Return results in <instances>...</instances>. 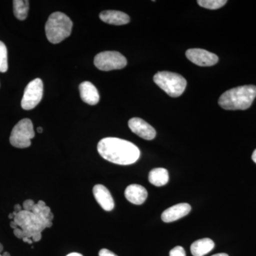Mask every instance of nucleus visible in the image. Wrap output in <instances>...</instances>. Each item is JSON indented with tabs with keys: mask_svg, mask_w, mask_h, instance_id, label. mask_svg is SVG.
<instances>
[{
	"mask_svg": "<svg viewBox=\"0 0 256 256\" xmlns=\"http://www.w3.org/2000/svg\"><path fill=\"white\" fill-rule=\"evenodd\" d=\"M97 148L102 158L116 164H134L140 156V151L136 144L120 138H104Z\"/></svg>",
	"mask_w": 256,
	"mask_h": 256,
	"instance_id": "f257e3e1",
	"label": "nucleus"
},
{
	"mask_svg": "<svg viewBox=\"0 0 256 256\" xmlns=\"http://www.w3.org/2000/svg\"><path fill=\"white\" fill-rule=\"evenodd\" d=\"M256 98V86H242L224 92L218 99V105L225 110H246Z\"/></svg>",
	"mask_w": 256,
	"mask_h": 256,
	"instance_id": "f03ea898",
	"label": "nucleus"
},
{
	"mask_svg": "<svg viewBox=\"0 0 256 256\" xmlns=\"http://www.w3.org/2000/svg\"><path fill=\"white\" fill-rule=\"evenodd\" d=\"M73 22L64 13H52L47 20L45 32L48 41L52 44H58L68 37L72 33Z\"/></svg>",
	"mask_w": 256,
	"mask_h": 256,
	"instance_id": "7ed1b4c3",
	"label": "nucleus"
},
{
	"mask_svg": "<svg viewBox=\"0 0 256 256\" xmlns=\"http://www.w3.org/2000/svg\"><path fill=\"white\" fill-rule=\"evenodd\" d=\"M14 220L22 229L24 237L30 238L36 232L42 233L44 229L50 228L52 226V222L45 218L42 213L35 214L25 210L18 213Z\"/></svg>",
	"mask_w": 256,
	"mask_h": 256,
	"instance_id": "20e7f679",
	"label": "nucleus"
},
{
	"mask_svg": "<svg viewBox=\"0 0 256 256\" xmlns=\"http://www.w3.org/2000/svg\"><path fill=\"white\" fill-rule=\"evenodd\" d=\"M153 80L160 88L173 98L181 96L186 87V79L172 72H158L153 77Z\"/></svg>",
	"mask_w": 256,
	"mask_h": 256,
	"instance_id": "39448f33",
	"label": "nucleus"
},
{
	"mask_svg": "<svg viewBox=\"0 0 256 256\" xmlns=\"http://www.w3.org/2000/svg\"><path fill=\"white\" fill-rule=\"evenodd\" d=\"M35 136L31 120H22L13 128L10 141L16 148H26L31 146V140Z\"/></svg>",
	"mask_w": 256,
	"mask_h": 256,
	"instance_id": "423d86ee",
	"label": "nucleus"
},
{
	"mask_svg": "<svg viewBox=\"0 0 256 256\" xmlns=\"http://www.w3.org/2000/svg\"><path fill=\"white\" fill-rule=\"evenodd\" d=\"M94 64L99 70L110 72L124 68L127 65V60L119 52H104L96 56Z\"/></svg>",
	"mask_w": 256,
	"mask_h": 256,
	"instance_id": "0eeeda50",
	"label": "nucleus"
},
{
	"mask_svg": "<svg viewBox=\"0 0 256 256\" xmlns=\"http://www.w3.org/2000/svg\"><path fill=\"white\" fill-rule=\"evenodd\" d=\"M43 82L40 78H36L32 80L26 86L24 92L22 108L25 110H30L34 108L40 102L43 97Z\"/></svg>",
	"mask_w": 256,
	"mask_h": 256,
	"instance_id": "6e6552de",
	"label": "nucleus"
},
{
	"mask_svg": "<svg viewBox=\"0 0 256 256\" xmlns=\"http://www.w3.org/2000/svg\"><path fill=\"white\" fill-rule=\"evenodd\" d=\"M190 62L200 66H212L218 63V57L215 54L202 48H190L186 52Z\"/></svg>",
	"mask_w": 256,
	"mask_h": 256,
	"instance_id": "1a4fd4ad",
	"label": "nucleus"
},
{
	"mask_svg": "<svg viewBox=\"0 0 256 256\" xmlns=\"http://www.w3.org/2000/svg\"><path fill=\"white\" fill-rule=\"evenodd\" d=\"M128 126L132 132L142 139L152 140L156 138V130L144 120L139 118H133L130 120Z\"/></svg>",
	"mask_w": 256,
	"mask_h": 256,
	"instance_id": "9d476101",
	"label": "nucleus"
},
{
	"mask_svg": "<svg viewBox=\"0 0 256 256\" xmlns=\"http://www.w3.org/2000/svg\"><path fill=\"white\" fill-rule=\"evenodd\" d=\"M191 210L192 207L188 204H178L165 210L162 214V220L165 223L175 222L188 215Z\"/></svg>",
	"mask_w": 256,
	"mask_h": 256,
	"instance_id": "9b49d317",
	"label": "nucleus"
},
{
	"mask_svg": "<svg viewBox=\"0 0 256 256\" xmlns=\"http://www.w3.org/2000/svg\"><path fill=\"white\" fill-rule=\"evenodd\" d=\"M96 201L104 210L110 212L114 210V203L110 192L102 184H97L92 188Z\"/></svg>",
	"mask_w": 256,
	"mask_h": 256,
	"instance_id": "f8f14e48",
	"label": "nucleus"
},
{
	"mask_svg": "<svg viewBox=\"0 0 256 256\" xmlns=\"http://www.w3.org/2000/svg\"><path fill=\"white\" fill-rule=\"evenodd\" d=\"M148 191L144 186L139 184L129 185L124 191V196L133 204L141 205L148 198Z\"/></svg>",
	"mask_w": 256,
	"mask_h": 256,
	"instance_id": "ddd939ff",
	"label": "nucleus"
},
{
	"mask_svg": "<svg viewBox=\"0 0 256 256\" xmlns=\"http://www.w3.org/2000/svg\"><path fill=\"white\" fill-rule=\"evenodd\" d=\"M80 98L88 105H96L100 100V96L95 86L88 82H82L79 86Z\"/></svg>",
	"mask_w": 256,
	"mask_h": 256,
	"instance_id": "4468645a",
	"label": "nucleus"
},
{
	"mask_svg": "<svg viewBox=\"0 0 256 256\" xmlns=\"http://www.w3.org/2000/svg\"><path fill=\"white\" fill-rule=\"evenodd\" d=\"M100 18L104 22L118 26L126 24L130 21V18L127 14L114 10L102 12L100 14Z\"/></svg>",
	"mask_w": 256,
	"mask_h": 256,
	"instance_id": "2eb2a0df",
	"label": "nucleus"
},
{
	"mask_svg": "<svg viewBox=\"0 0 256 256\" xmlns=\"http://www.w3.org/2000/svg\"><path fill=\"white\" fill-rule=\"evenodd\" d=\"M215 246L212 239L205 238L194 242L191 246V252L194 256H204L212 252Z\"/></svg>",
	"mask_w": 256,
	"mask_h": 256,
	"instance_id": "dca6fc26",
	"label": "nucleus"
},
{
	"mask_svg": "<svg viewBox=\"0 0 256 256\" xmlns=\"http://www.w3.org/2000/svg\"><path fill=\"white\" fill-rule=\"evenodd\" d=\"M169 172L164 168H154L148 176L150 182L156 186H164L169 182Z\"/></svg>",
	"mask_w": 256,
	"mask_h": 256,
	"instance_id": "f3484780",
	"label": "nucleus"
},
{
	"mask_svg": "<svg viewBox=\"0 0 256 256\" xmlns=\"http://www.w3.org/2000/svg\"><path fill=\"white\" fill-rule=\"evenodd\" d=\"M30 2L24 1V0H14L13 1V6H14V16L18 20H24L28 18V6H30Z\"/></svg>",
	"mask_w": 256,
	"mask_h": 256,
	"instance_id": "a211bd4d",
	"label": "nucleus"
},
{
	"mask_svg": "<svg viewBox=\"0 0 256 256\" xmlns=\"http://www.w3.org/2000/svg\"><path fill=\"white\" fill-rule=\"evenodd\" d=\"M197 3L208 10H218L227 3L226 0H198Z\"/></svg>",
	"mask_w": 256,
	"mask_h": 256,
	"instance_id": "6ab92c4d",
	"label": "nucleus"
},
{
	"mask_svg": "<svg viewBox=\"0 0 256 256\" xmlns=\"http://www.w3.org/2000/svg\"><path fill=\"white\" fill-rule=\"evenodd\" d=\"M8 69V50L4 44L0 41V72L5 73Z\"/></svg>",
	"mask_w": 256,
	"mask_h": 256,
	"instance_id": "aec40b11",
	"label": "nucleus"
},
{
	"mask_svg": "<svg viewBox=\"0 0 256 256\" xmlns=\"http://www.w3.org/2000/svg\"><path fill=\"white\" fill-rule=\"evenodd\" d=\"M170 256H186V252L183 247L176 246L170 250Z\"/></svg>",
	"mask_w": 256,
	"mask_h": 256,
	"instance_id": "412c9836",
	"label": "nucleus"
},
{
	"mask_svg": "<svg viewBox=\"0 0 256 256\" xmlns=\"http://www.w3.org/2000/svg\"><path fill=\"white\" fill-rule=\"evenodd\" d=\"M35 204H36L34 203L33 200H26V201L24 202L23 203L24 210H28V212H32Z\"/></svg>",
	"mask_w": 256,
	"mask_h": 256,
	"instance_id": "4be33fe9",
	"label": "nucleus"
},
{
	"mask_svg": "<svg viewBox=\"0 0 256 256\" xmlns=\"http://www.w3.org/2000/svg\"><path fill=\"white\" fill-rule=\"evenodd\" d=\"M99 256H118L110 252V250H108V249L104 248L101 249L100 252H99Z\"/></svg>",
	"mask_w": 256,
	"mask_h": 256,
	"instance_id": "5701e85b",
	"label": "nucleus"
},
{
	"mask_svg": "<svg viewBox=\"0 0 256 256\" xmlns=\"http://www.w3.org/2000/svg\"><path fill=\"white\" fill-rule=\"evenodd\" d=\"M14 234L15 236L16 237V238L20 239H23L24 238V234L23 230L22 228H18L14 229Z\"/></svg>",
	"mask_w": 256,
	"mask_h": 256,
	"instance_id": "b1692460",
	"label": "nucleus"
},
{
	"mask_svg": "<svg viewBox=\"0 0 256 256\" xmlns=\"http://www.w3.org/2000/svg\"><path fill=\"white\" fill-rule=\"evenodd\" d=\"M42 214L45 217V218H48V215L50 214V213H52V212H50V208L48 206L44 207V208H43V210H42Z\"/></svg>",
	"mask_w": 256,
	"mask_h": 256,
	"instance_id": "393cba45",
	"label": "nucleus"
},
{
	"mask_svg": "<svg viewBox=\"0 0 256 256\" xmlns=\"http://www.w3.org/2000/svg\"><path fill=\"white\" fill-rule=\"evenodd\" d=\"M32 239L34 242H40L42 239L41 232H36V233L34 234V235L32 236Z\"/></svg>",
	"mask_w": 256,
	"mask_h": 256,
	"instance_id": "a878e982",
	"label": "nucleus"
},
{
	"mask_svg": "<svg viewBox=\"0 0 256 256\" xmlns=\"http://www.w3.org/2000/svg\"><path fill=\"white\" fill-rule=\"evenodd\" d=\"M42 210V208H40V206H38L36 204L34 205V206L32 212V213L35 214H38L41 213Z\"/></svg>",
	"mask_w": 256,
	"mask_h": 256,
	"instance_id": "bb28decb",
	"label": "nucleus"
},
{
	"mask_svg": "<svg viewBox=\"0 0 256 256\" xmlns=\"http://www.w3.org/2000/svg\"><path fill=\"white\" fill-rule=\"evenodd\" d=\"M36 204L38 205V206H40V208H41L42 210H43L44 207L46 206V203L44 201H42V200L41 201H38Z\"/></svg>",
	"mask_w": 256,
	"mask_h": 256,
	"instance_id": "cd10ccee",
	"label": "nucleus"
},
{
	"mask_svg": "<svg viewBox=\"0 0 256 256\" xmlns=\"http://www.w3.org/2000/svg\"><path fill=\"white\" fill-rule=\"evenodd\" d=\"M22 210V208L21 205L20 204H16L14 206V212H16V213H20V212Z\"/></svg>",
	"mask_w": 256,
	"mask_h": 256,
	"instance_id": "c85d7f7f",
	"label": "nucleus"
},
{
	"mask_svg": "<svg viewBox=\"0 0 256 256\" xmlns=\"http://www.w3.org/2000/svg\"><path fill=\"white\" fill-rule=\"evenodd\" d=\"M10 226H11L12 228L16 229L18 228V224L16 223V222H14V220H12L11 223H10Z\"/></svg>",
	"mask_w": 256,
	"mask_h": 256,
	"instance_id": "c756f323",
	"label": "nucleus"
},
{
	"mask_svg": "<svg viewBox=\"0 0 256 256\" xmlns=\"http://www.w3.org/2000/svg\"><path fill=\"white\" fill-rule=\"evenodd\" d=\"M22 240L24 242H28V244H32V242H33V240H32V239L30 238H26V237H24V238Z\"/></svg>",
	"mask_w": 256,
	"mask_h": 256,
	"instance_id": "7c9ffc66",
	"label": "nucleus"
},
{
	"mask_svg": "<svg viewBox=\"0 0 256 256\" xmlns=\"http://www.w3.org/2000/svg\"><path fill=\"white\" fill-rule=\"evenodd\" d=\"M252 161H254V162H255L256 164V150H255L254 152V153H252Z\"/></svg>",
	"mask_w": 256,
	"mask_h": 256,
	"instance_id": "2f4dec72",
	"label": "nucleus"
},
{
	"mask_svg": "<svg viewBox=\"0 0 256 256\" xmlns=\"http://www.w3.org/2000/svg\"><path fill=\"white\" fill-rule=\"evenodd\" d=\"M66 256H82V254H78V252H72V254H68Z\"/></svg>",
	"mask_w": 256,
	"mask_h": 256,
	"instance_id": "473e14b6",
	"label": "nucleus"
},
{
	"mask_svg": "<svg viewBox=\"0 0 256 256\" xmlns=\"http://www.w3.org/2000/svg\"><path fill=\"white\" fill-rule=\"evenodd\" d=\"M212 256H228V255L226 254H217Z\"/></svg>",
	"mask_w": 256,
	"mask_h": 256,
	"instance_id": "72a5a7b5",
	"label": "nucleus"
},
{
	"mask_svg": "<svg viewBox=\"0 0 256 256\" xmlns=\"http://www.w3.org/2000/svg\"><path fill=\"white\" fill-rule=\"evenodd\" d=\"M37 132L42 133V132H43V128L41 127H38V128H37Z\"/></svg>",
	"mask_w": 256,
	"mask_h": 256,
	"instance_id": "f704fd0d",
	"label": "nucleus"
},
{
	"mask_svg": "<svg viewBox=\"0 0 256 256\" xmlns=\"http://www.w3.org/2000/svg\"><path fill=\"white\" fill-rule=\"evenodd\" d=\"M14 215L12 213L10 214L9 215V218H10V220H14Z\"/></svg>",
	"mask_w": 256,
	"mask_h": 256,
	"instance_id": "c9c22d12",
	"label": "nucleus"
},
{
	"mask_svg": "<svg viewBox=\"0 0 256 256\" xmlns=\"http://www.w3.org/2000/svg\"><path fill=\"white\" fill-rule=\"evenodd\" d=\"M3 248L4 247H3L2 244H0V252H2Z\"/></svg>",
	"mask_w": 256,
	"mask_h": 256,
	"instance_id": "e433bc0d",
	"label": "nucleus"
},
{
	"mask_svg": "<svg viewBox=\"0 0 256 256\" xmlns=\"http://www.w3.org/2000/svg\"><path fill=\"white\" fill-rule=\"evenodd\" d=\"M2 256H10V254L8 252H4V254H3Z\"/></svg>",
	"mask_w": 256,
	"mask_h": 256,
	"instance_id": "4c0bfd02",
	"label": "nucleus"
}]
</instances>
